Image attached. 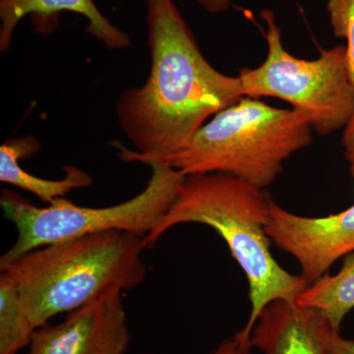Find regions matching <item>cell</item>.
Returning a JSON list of instances; mask_svg holds the SVG:
<instances>
[{
    "instance_id": "1",
    "label": "cell",
    "mask_w": 354,
    "mask_h": 354,
    "mask_svg": "<svg viewBox=\"0 0 354 354\" xmlns=\"http://www.w3.org/2000/svg\"><path fill=\"white\" fill-rule=\"evenodd\" d=\"M150 75L116 104L129 149L113 145L125 162L147 165L183 150L209 118L243 97L241 78L212 66L174 0H146Z\"/></svg>"
},
{
    "instance_id": "2",
    "label": "cell",
    "mask_w": 354,
    "mask_h": 354,
    "mask_svg": "<svg viewBox=\"0 0 354 354\" xmlns=\"http://www.w3.org/2000/svg\"><path fill=\"white\" fill-rule=\"evenodd\" d=\"M269 218L270 199L262 189L230 174L186 176L164 220L145 237L146 247L152 248L181 223H201L216 230L245 274L251 310L239 333L250 342L254 326L268 304L279 299L297 301L309 286L301 274L286 271L272 255L266 230Z\"/></svg>"
},
{
    "instance_id": "3",
    "label": "cell",
    "mask_w": 354,
    "mask_h": 354,
    "mask_svg": "<svg viewBox=\"0 0 354 354\" xmlns=\"http://www.w3.org/2000/svg\"><path fill=\"white\" fill-rule=\"evenodd\" d=\"M145 249V237L102 232L39 247L0 270L38 329L58 314L141 285L147 277Z\"/></svg>"
},
{
    "instance_id": "4",
    "label": "cell",
    "mask_w": 354,
    "mask_h": 354,
    "mask_svg": "<svg viewBox=\"0 0 354 354\" xmlns=\"http://www.w3.org/2000/svg\"><path fill=\"white\" fill-rule=\"evenodd\" d=\"M312 129L301 111L243 97L214 115L185 148L157 162L185 176L230 174L263 190L286 160L312 143Z\"/></svg>"
},
{
    "instance_id": "5",
    "label": "cell",
    "mask_w": 354,
    "mask_h": 354,
    "mask_svg": "<svg viewBox=\"0 0 354 354\" xmlns=\"http://www.w3.org/2000/svg\"><path fill=\"white\" fill-rule=\"evenodd\" d=\"M151 176L136 196L113 206L88 208L62 198L39 208L17 193L3 190L0 206L17 230L15 243L0 258V269L20 256L84 235L123 232L147 237L157 230L183 185L185 176L169 165L151 162Z\"/></svg>"
},
{
    "instance_id": "6",
    "label": "cell",
    "mask_w": 354,
    "mask_h": 354,
    "mask_svg": "<svg viewBox=\"0 0 354 354\" xmlns=\"http://www.w3.org/2000/svg\"><path fill=\"white\" fill-rule=\"evenodd\" d=\"M261 17L266 23L267 57L260 66L239 71L244 97L288 102L322 136L346 127L354 113V84L346 46L323 50L316 59L293 57L283 46L274 13L266 9Z\"/></svg>"
},
{
    "instance_id": "7",
    "label": "cell",
    "mask_w": 354,
    "mask_h": 354,
    "mask_svg": "<svg viewBox=\"0 0 354 354\" xmlns=\"http://www.w3.org/2000/svg\"><path fill=\"white\" fill-rule=\"evenodd\" d=\"M270 239L297 259L309 285L328 274L337 260L354 252V204L320 218L295 215L270 199Z\"/></svg>"
},
{
    "instance_id": "8",
    "label": "cell",
    "mask_w": 354,
    "mask_h": 354,
    "mask_svg": "<svg viewBox=\"0 0 354 354\" xmlns=\"http://www.w3.org/2000/svg\"><path fill=\"white\" fill-rule=\"evenodd\" d=\"M131 341L122 291L70 312L35 330L28 354H125Z\"/></svg>"
},
{
    "instance_id": "9",
    "label": "cell",
    "mask_w": 354,
    "mask_h": 354,
    "mask_svg": "<svg viewBox=\"0 0 354 354\" xmlns=\"http://www.w3.org/2000/svg\"><path fill=\"white\" fill-rule=\"evenodd\" d=\"M330 327L319 310L297 301L274 300L261 312L251 346L263 354H328Z\"/></svg>"
},
{
    "instance_id": "10",
    "label": "cell",
    "mask_w": 354,
    "mask_h": 354,
    "mask_svg": "<svg viewBox=\"0 0 354 354\" xmlns=\"http://www.w3.org/2000/svg\"><path fill=\"white\" fill-rule=\"evenodd\" d=\"M80 14L88 21L86 32L111 50H123L131 46L127 32L111 24L97 9L94 0H0V50L6 51L12 43L16 26L25 16L32 15L36 23L48 22L53 29V18L58 14Z\"/></svg>"
},
{
    "instance_id": "11",
    "label": "cell",
    "mask_w": 354,
    "mask_h": 354,
    "mask_svg": "<svg viewBox=\"0 0 354 354\" xmlns=\"http://www.w3.org/2000/svg\"><path fill=\"white\" fill-rule=\"evenodd\" d=\"M39 148L38 140L32 136L4 142L0 146V181L32 193L48 205L62 199L71 191L92 185V177L73 165H65L64 177L58 180L39 178L24 171L20 160L32 157Z\"/></svg>"
},
{
    "instance_id": "12",
    "label": "cell",
    "mask_w": 354,
    "mask_h": 354,
    "mask_svg": "<svg viewBox=\"0 0 354 354\" xmlns=\"http://www.w3.org/2000/svg\"><path fill=\"white\" fill-rule=\"evenodd\" d=\"M298 304L322 312L335 330L354 308V252L344 258L339 272L325 274L311 283L297 298Z\"/></svg>"
},
{
    "instance_id": "13",
    "label": "cell",
    "mask_w": 354,
    "mask_h": 354,
    "mask_svg": "<svg viewBox=\"0 0 354 354\" xmlns=\"http://www.w3.org/2000/svg\"><path fill=\"white\" fill-rule=\"evenodd\" d=\"M36 330L23 308L18 290L0 274V354H19L30 346Z\"/></svg>"
},
{
    "instance_id": "14",
    "label": "cell",
    "mask_w": 354,
    "mask_h": 354,
    "mask_svg": "<svg viewBox=\"0 0 354 354\" xmlns=\"http://www.w3.org/2000/svg\"><path fill=\"white\" fill-rule=\"evenodd\" d=\"M327 10L335 36L346 39V55L354 84V0H328Z\"/></svg>"
},
{
    "instance_id": "15",
    "label": "cell",
    "mask_w": 354,
    "mask_h": 354,
    "mask_svg": "<svg viewBox=\"0 0 354 354\" xmlns=\"http://www.w3.org/2000/svg\"><path fill=\"white\" fill-rule=\"evenodd\" d=\"M251 342L242 339L241 335L236 334L223 339L218 348L209 354H253Z\"/></svg>"
},
{
    "instance_id": "16",
    "label": "cell",
    "mask_w": 354,
    "mask_h": 354,
    "mask_svg": "<svg viewBox=\"0 0 354 354\" xmlns=\"http://www.w3.org/2000/svg\"><path fill=\"white\" fill-rule=\"evenodd\" d=\"M328 354H354V339L342 337L339 330L330 327L327 334Z\"/></svg>"
},
{
    "instance_id": "17",
    "label": "cell",
    "mask_w": 354,
    "mask_h": 354,
    "mask_svg": "<svg viewBox=\"0 0 354 354\" xmlns=\"http://www.w3.org/2000/svg\"><path fill=\"white\" fill-rule=\"evenodd\" d=\"M342 145L344 148V158L348 164L349 171L354 177V113L344 127Z\"/></svg>"
},
{
    "instance_id": "18",
    "label": "cell",
    "mask_w": 354,
    "mask_h": 354,
    "mask_svg": "<svg viewBox=\"0 0 354 354\" xmlns=\"http://www.w3.org/2000/svg\"><path fill=\"white\" fill-rule=\"evenodd\" d=\"M232 0H197L200 4L209 13H221L227 11L232 4Z\"/></svg>"
}]
</instances>
